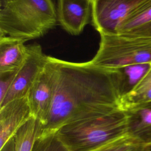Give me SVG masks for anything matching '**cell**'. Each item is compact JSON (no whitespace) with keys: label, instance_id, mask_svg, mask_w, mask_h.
Instances as JSON below:
<instances>
[{"label":"cell","instance_id":"obj_16","mask_svg":"<svg viewBox=\"0 0 151 151\" xmlns=\"http://www.w3.org/2000/svg\"><path fill=\"white\" fill-rule=\"evenodd\" d=\"M137 146L127 135L110 142L93 151H128Z\"/></svg>","mask_w":151,"mask_h":151},{"label":"cell","instance_id":"obj_15","mask_svg":"<svg viewBox=\"0 0 151 151\" xmlns=\"http://www.w3.org/2000/svg\"><path fill=\"white\" fill-rule=\"evenodd\" d=\"M31 151H71L60 140L57 132H42Z\"/></svg>","mask_w":151,"mask_h":151},{"label":"cell","instance_id":"obj_7","mask_svg":"<svg viewBox=\"0 0 151 151\" xmlns=\"http://www.w3.org/2000/svg\"><path fill=\"white\" fill-rule=\"evenodd\" d=\"M145 0H91V24L100 33L116 32L124 18Z\"/></svg>","mask_w":151,"mask_h":151},{"label":"cell","instance_id":"obj_4","mask_svg":"<svg viewBox=\"0 0 151 151\" xmlns=\"http://www.w3.org/2000/svg\"><path fill=\"white\" fill-rule=\"evenodd\" d=\"M99 49L92 58L94 64L111 69L151 63V37L131 33H100Z\"/></svg>","mask_w":151,"mask_h":151},{"label":"cell","instance_id":"obj_12","mask_svg":"<svg viewBox=\"0 0 151 151\" xmlns=\"http://www.w3.org/2000/svg\"><path fill=\"white\" fill-rule=\"evenodd\" d=\"M42 123L32 116L13 136L15 151H31L36 139L42 132Z\"/></svg>","mask_w":151,"mask_h":151},{"label":"cell","instance_id":"obj_2","mask_svg":"<svg viewBox=\"0 0 151 151\" xmlns=\"http://www.w3.org/2000/svg\"><path fill=\"white\" fill-rule=\"evenodd\" d=\"M57 21L52 0H1L0 37L25 42L44 35Z\"/></svg>","mask_w":151,"mask_h":151},{"label":"cell","instance_id":"obj_3","mask_svg":"<svg viewBox=\"0 0 151 151\" xmlns=\"http://www.w3.org/2000/svg\"><path fill=\"white\" fill-rule=\"evenodd\" d=\"M57 133L71 151H93L126 135V115L119 108L68 122Z\"/></svg>","mask_w":151,"mask_h":151},{"label":"cell","instance_id":"obj_13","mask_svg":"<svg viewBox=\"0 0 151 151\" xmlns=\"http://www.w3.org/2000/svg\"><path fill=\"white\" fill-rule=\"evenodd\" d=\"M151 101V66L143 77L119 103L120 109L124 110L137 104Z\"/></svg>","mask_w":151,"mask_h":151},{"label":"cell","instance_id":"obj_1","mask_svg":"<svg viewBox=\"0 0 151 151\" xmlns=\"http://www.w3.org/2000/svg\"><path fill=\"white\" fill-rule=\"evenodd\" d=\"M57 79L52 107L42 132H56L65 123L112 111L122 96L123 72L57 58Z\"/></svg>","mask_w":151,"mask_h":151},{"label":"cell","instance_id":"obj_14","mask_svg":"<svg viewBox=\"0 0 151 151\" xmlns=\"http://www.w3.org/2000/svg\"><path fill=\"white\" fill-rule=\"evenodd\" d=\"M151 21V0H145L132 11L116 29L118 33L130 32Z\"/></svg>","mask_w":151,"mask_h":151},{"label":"cell","instance_id":"obj_5","mask_svg":"<svg viewBox=\"0 0 151 151\" xmlns=\"http://www.w3.org/2000/svg\"><path fill=\"white\" fill-rule=\"evenodd\" d=\"M57 58L48 56L45 65L27 96L32 116L38 119L43 127L47 123L55 90L58 73Z\"/></svg>","mask_w":151,"mask_h":151},{"label":"cell","instance_id":"obj_11","mask_svg":"<svg viewBox=\"0 0 151 151\" xmlns=\"http://www.w3.org/2000/svg\"><path fill=\"white\" fill-rule=\"evenodd\" d=\"M25 42L9 37H0V76L15 73L27 55Z\"/></svg>","mask_w":151,"mask_h":151},{"label":"cell","instance_id":"obj_10","mask_svg":"<svg viewBox=\"0 0 151 151\" xmlns=\"http://www.w3.org/2000/svg\"><path fill=\"white\" fill-rule=\"evenodd\" d=\"M126 115V135L136 145L151 144V101L124 110Z\"/></svg>","mask_w":151,"mask_h":151},{"label":"cell","instance_id":"obj_18","mask_svg":"<svg viewBox=\"0 0 151 151\" xmlns=\"http://www.w3.org/2000/svg\"><path fill=\"white\" fill-rule=\"evenodd\" d=\"M128 33H131L139 36L151 37V21L130 32H128Z\"/></svg>","mask_w":151,"mask_h":151},{"label":"cell","instance_id":"obj_8","mask_svg":"<svg viewBox=\"0 0 151 151\" xmlns=\"http://www.w3.org/2000/svg\"><path fill=\"white\" fill-rule=\"evenodd\" d=\"M57 16L64 29L78 35L91 20V0H58Z\"/></svg>","mask_w":151,"mask_h":151},{"label":"cell","instance_id":"obj_6","mask_svg":"<svg viewBox=\"0 0 151 151\" xmlns=\"http://www.w3.org/2000/svg\"><path fill=\"white\" fill-rule=\"evenodd\" d=\"M48 55H45L38 44L28 45L25 59L20 67L14 73L11 86L0 107L15 99L27 97L28 93L45 65Z\"/></svg>","mask_w":151,"mask_h":151},{"label":"cell","instance_id":"obj_9","mask_svg":"<svg viewBox=\"0 0 151 151\" xmlns=\"http://www.w3.org/2000/svg\"><path fill=\"white\" fill-rule=\"evenodd\" d=\"M31 116L27 97L13 100L0 107V149Z\"/></svg>","mask_w":151,"mask_h":151},{"label":"cell","instance_id":"obj_19","mask_svg":"<svg viewBox=\"0 0 151 151\" xmlns=\"http://www.w3.org/2000/svg\"><path fill=\"white\" fill-rule=\"evenodd\" d=\"M0 151H15V145L13 136L0 149Z\"/></svg>","mask_w":151,"mask_h":151},{"label":"cell","instance_id":"obj_17","mask_svg":"<svg viewBox=\"0 0 151 151\" xmlns=\"http://www.w3.org/2000/svg\"><path fill=\"white\" fill-rule=\"evenodd\" d=\"M14 73L0 76V102L5 97L12 83Z\"/></svg>","mask_w":151,"mask_h":151}]
</instances>
